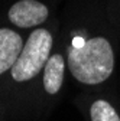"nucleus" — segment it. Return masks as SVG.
I'll list each match as a JSON object with an SVG mask.
<instances>
[{
	"label": "nucleus",
	"instance_id": "f257e3e1",
	"mask_svg": "<svg viewBox=\"0 0 120 121\" xmlns=\"http://www.w3.org/2000/svg\"><path fill=\"white\" fill-rule=\"evenodd\" d=\"M68 66L78 82L96 85L106 81L114 69V53L104 38H93L83 46L68 49Z\"/></svg>",
	"mask_w": 120,
	"mask_h": 121
},
{
	"label": "nucleus",
	"instance_id": "f03ea898",
	"mask_svg": "<svg viewBox=\"0 0 120 121\" xmlns=\"http://www.w3.org/2000/svg\"><path fill=\"white\" fill-rule=\"evenodd\" d=\"M52 48V35L46 29H35L29 35L18 60L12 66V77L18 82H25L45 68Z\"/></svg>",
	"mask_w": 120,
	"mask_h": 121
},
{
	"label": "nucleus",
	"instance_id": "7ed1b4c3",
	"mask_svg": "<svg viewBox=\"0 0 120 121\" xmlns=\"http://www.w3.org/2000/svg\"><path fill=\"white\" fill-rule=\"evenodd\" d=\"M48 17V7L38 0H20L9 10V19L18 27H33Z\"/></svg>",
	"mask_w": 120,
	"mask_h": 121
},
{
	"label": "nucleus",
	"instance_id": "20e7f679",
	"mask_svg": "<svg viewBox=\"0 0 120 121\" xmlns=\"http://www.w3.org/2000/svg\"><path fill=\"white\" fill-rule=\"evenodd\" d=\"M23 49L22 36L14 30L0 29V75L12 69Z\"/></svg>",
	"mask_w": 120,
	"mask_h": 121
},
{
	"label": "nucleus",
	"instance_id": "39448f33",
	"mask_svg": "<svg viewBox=\"0 0 120 121\" xmlns=\"http://www.w3.org/2000/svg\"><path fill=\"white\" fill-rule=\"evenodd\" d=\"M64 58L61 55H52L45 64L43 71V88L48 94H56L64 82Z\"/></svg>",
	"mask_w": 120,
	"mask_h": 121
},
{
	"label": "nucleus",
	"instance_id": "423d86ee",
	"mask_svg": "<svg viewBox=\"0 0 120 121\" xmlns=\"http://www.w3.org/2000/svg\"><path fill=\"white\" fill-rule=\"evenodd\" d=\"M90 115L91 121H120L119 114L107 101L97 99L93 102L90 108Z\"/></svg>",
	"mask_w": 120,
	"mask_h": 121
},
{
	"label": "nucleus",
	"instance_id": "0eeeda50",
	"mask_svg": "<svg viewBox=\"0 0 120 121\" xmlns=\"http://www.w3.org/2000/svg\"><path fill=\"white\" fill-rule=\"evenodd\" d=\"M84 39H81V38H75L74 39V42H72V46H83L84 45Z\"/></svg>",
	"mask_w": 120,
	"mask_h": 121
}]
</instances>
